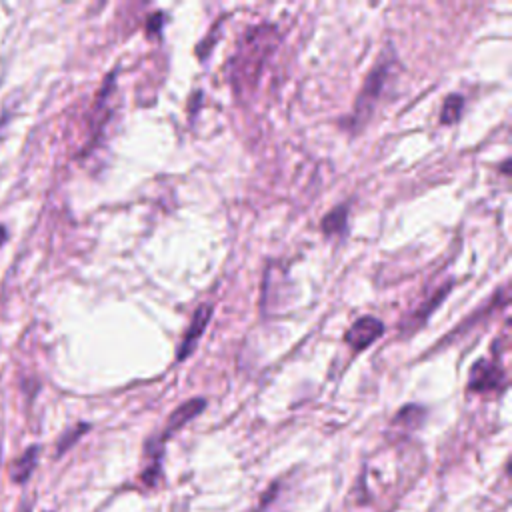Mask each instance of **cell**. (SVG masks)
<instances>
[{
	"instance_id": "obj_1",
	"label": "cell",
	"mask_w": 512,
	"mask_h": 512,
	"mask_svg": "<svg viewBox=\"0 0 512 512\" xmlns=\"http://www.w3.org/2000/svg\"><path fill=\"white\" fill-rule=\"evenodd\" d=\"M274 40L276 28L268 24L252 26L244 32L230 66V78L234 86L244 90L246 86L258 82L262 68L274 50Z\"/></svg>"
},
{
	"instance_id": "obj_2",
	"label": "cell",
	"mask_w": 512,
	"mask_h": 512,
	"mask_svg": "<svg viewBox=\"0 0 512 512\" xmlns=\"http://www.w3.org/2000/svg\"><path fill=\"white\" fill-rule=\"evenodd\" d=\"M394 60L390 56V52H382L380 60L374 64V68L370 70V74L366 76L360 92H358V98L354 102V108H352V114L348 118V124L346 128L350 132H358L366 126V122L372 118L374 114V108L382 96V90L390 78V68H392Z\"/></svg>"
},
{
	"instance_id": "obj_3",
	"label": "cell",
	"mask_w": 512,
	"mask_h": 512,
	"mask_svg": "<svg viewBox=\"0 0 512 512\" xmlns=\"http://www.w3.org/2000/svg\"><path fill=\"white\" fill-rule=\"evenodd\" d=\"M506 386V374L500 364L490 360H478L472 364L468 374V390L470 392H490Z\"/></svg>"
},
{
	"instance_id": "obj_4",
	"label": "cell",
	"mask_w": 512,
	"mask_h": 512,
	"mask_svg": "<svg viewBox=\"0 0 512 512\" xmlns=\"http://www.w3.org/2000/svg\"><path fill=\"white\" fill-rule=\"evenodd\" d=\"M212 312H214V306L210 302H202L194 310L192 320H190V324H188V328H186V332H184V336L180 340L178 352H176V360L178 362L186 360L194 352V348L198 346V342H200V338H202V334H204V330H206V326H208V322L212 318Z\"/></svg>"
},
{
	"instance_id": "obj_5",
	"label": "cell",
	"mask_w": 512,
	"mask_h": 512,
	"mask_svg": "<svg viewBox=\"0 0 512 512\" xmlns=\"http://www.w3.org/2000/svg\"><path fill=\"white\" fill-rule=\"evenodd\" d=\"M384 334V324L374 316H360L350 328L344 332V342L352 348V352H362L370 344H374Z\"/></svg>"
},
{
	"instance_id": "obj_6",
	"label": "cell",
	"mask_w": 512,
	"mask_h": 512,
	"mask_svg": "<svg viewBox=\"0 0 512 512\" xmlns=\"http://www.w3.org/2000/svg\"><path fill=\"white\" fill-rule=\"evenodd\" d=\"M204 408H206V400H204V398H190V400L182 402V404L168 416V422H166L162 434L156 436V440H158L160 444H166V440H168L174 432H178L184 424H188L190 420H194Z\"/></svg>"
},
{
	"instance_id": "obj_7",
	"label": "cell",
	"mask_w": 512,
	"mask_h": 512,
	"mask_svg": "<svg viewBox=\"0 0 512 512\" xmlns=\"http://www.w3.org/2000/svg\"><path fill=\"white\" fill-rule=\"evenodd\" d=\"M36 462H38V446H30L22 456H18L12 462V466H10L12 482L24 484L32 476V472L36 468Z\"/></svg>"
},
{
	"instance_id": "obj_8",
	"label": "cell",
	"mask_w": 512,
	"mask_h": 512,
	"mask_svg": "<svg viewBox=\"0 0 512 512\" xmlns=\"http://www.w3.org/2000/svg\"><path fill=\"white\" fill-rule=\"evenodd\" d=\"M320 228L326 236H342L348 228V208L346 204L334 206L320 222Z\"/></svg>"
},
{
	"instance_id": "obj_9",
	"label": "cell",
	"mask_w": 512,
	"mask_h": 512,
	"mask_svg": "<svg viewBox=\"0 0 512 512\" xmlns=\"http://www.w3.org/2000/svg\"><path fill=\"white\" fill-rule=\"evenodd\" d=\"M450 282L448 284H444L440 290H438V294H434L430 300H426L424 302V306L418 310V312H414L408 320H406V332H414V330H418L424 322H426V318L430 316V312L442 302V298L450 292Z\"/></svg>"
},
{
	"instance_id": "obj_10",
	"label": "cell",
	"mask_w": 512,
	"mask_h": 512,
	"mask_svg": "<svg viewBox=\"0 0 512 512\" xmlns=\"http://www.w3.org/2000/svg\"><path fill=\"white\" fill-rule=\"evenodd\" d=\"M462 108H464V96L460 94H450L440 110V122L442 124H456L462 116Z\"/></svg>"
},
{
	"instance_id": "obj_11",
	"label": "cell",
	"mask_w": 512,
	"mask_h": 512,
	"mask_svg": "<svg viewBox=\"0 0 512 512\" xmlns=\"http://www.w3.org/2000/svg\"><path fill=\"white\" fill-rule=\"evenodd\" d=\"M426 412L422 406H416V404H408L404 406L392 420L394 426H410V428H418L424 420Z\"/></svg>"
},
{
	"instance_id": "obj_12",
	"label": "cell",
	"mask_w": 512,
	"mask_h": 512,
	"mask_svg": "<svg viewBox=\"0 0 512 512\" xmlns=\"http://www.w3.org/2000/svg\"><path fill=\"white\" fill-rule=\"evenodd\" d=\"M88 428H90L88 424H78V426H74L72 430H68V432L60 438V442H58V456H60V454H64V452H66V450H68V448H70V446H72V444H74V442H76V440H78V438H80Z\"/></svg>"
},
{
	"instance_id": "obj_13",
	"label": "cell",
	"mask_w": 512,
	"mask_h": 512,
	"mask_svg": "<svg viewBox=\"0 0 512 512\" xmlns=\"http://www.w3.org/2000/svg\"><path fill=\"white\" fill-rule=\"evenodd\" d=\"M162 22H164V14H162V12H156V14H152V16H150V20H148V32H150V34H156V32H160V28H162Z\"/></svg>"
},
{
	"instance_id": "obj_14",
	"label": "cell",
	"mask_w": 512,
	"mask_h": 512,
	"mask_svg": "<svg viewBox=\"0 0 512 512\" xmlns=\"http://www.w3.org/2000/svg\"><path fill=\"white\" fill-rule=\"evenodd\" d=\"M4 240H6V228L0 226V246L4 244Z\"/></svg>"
},
{
	"instance_id": "obj_15",
	"label": "cell",
	"mask_w": 512,
	"mask_h": 512,
	"mask_svg": "<svg viewBox=\"0 0 512 512\" xmlns=\"http://www.w3.org/2000/svg\"><path fill=\"white\" fill-rule=\"evenodd\" d=\"M20 512H30V504H26V506H22V510Z\"/></svg>"
}]
</instances>
